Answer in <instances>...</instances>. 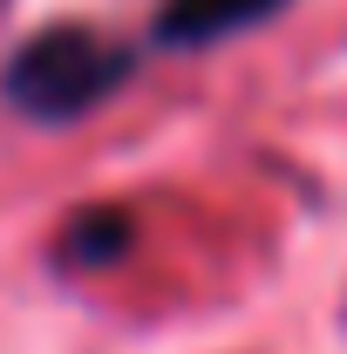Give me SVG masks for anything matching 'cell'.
<instances>
[{"label": "cell", "mask_w": 347, "mask_h": 354, "mask_svg": "<svg viewBox=\"0 0 347 354\" xmlns=\"http://www.w3.org/2000/svg\"><path fill=\"white\" fill-rule=\"evenodd\" d=\"M293 0H164L150 21V48H218L245 28H259L272 14H286Z\"/></svg>", "instance_id": "2"}, {"label": "cell", "mask_w": 347, "mask_h": 354, "mask_svg": "<svg viewBox=\"0 0 347 354\" xmlns=\"http://www.w3.org/2000/svg\"><path fill=\"white\" fill-rule=\"evenodd\" d=\"M130 245V218L123 212H82L62 232V266H109Z\"/></svg>", "instance_id": "3"}, {"label": "cell", "mask_w": 347, "mask_h": 354, "mask_svg": "<svg viewBox=\"0 0 347 354\" xmlns=\"http://www.w3.org/2000/svg\"><path fill=\"white\" fill-rule=\"evenodd\" d=\"M136 68H143L136 48L109 41V35H95V28L62 21V28L28 35V41L0 62V102H7L21 123L68 130V123L95 116V109H102V102L136 75Z\"/></svg>", "instance_id": "1"}]
</instances>
